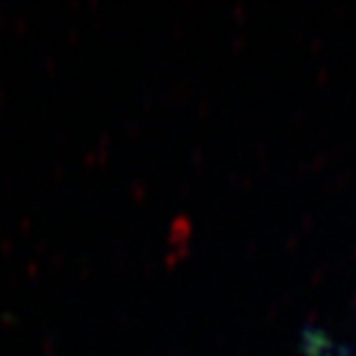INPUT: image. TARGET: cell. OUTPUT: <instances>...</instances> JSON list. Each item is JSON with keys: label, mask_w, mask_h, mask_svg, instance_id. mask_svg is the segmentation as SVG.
I'll use <instances>...</instances> for the list:
<instances>
[{"label": "cell", "mask_w": 356, "mask_h": 356, "mask_svg": "<svg viewBox=\"0 0 356 356\" xmlns=\"http://www.w3.org/2000/svg\"><path fill=\"white\" fill-rule=\"evenodd\" d=\"M300 352L302 356H348L343 343L330 339L328 333L316 326H305L300 333Z\"/></svg>", "instance_id": "6da1fadb"}]
</instances>
